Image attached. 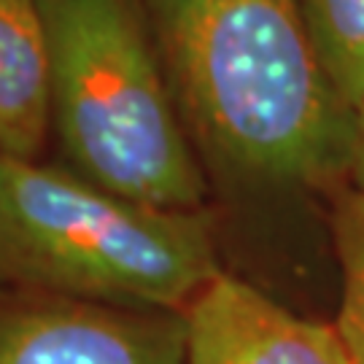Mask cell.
Instances as JSON below:
<instances>
[{
	"mask_svg": "<svg viewBox=\"0 0 364 364\" xmlns=\"http://www.w3.org/2000/svg\"><path fill=\"white\" fill-rule=\"evenodd\" d=\"M189 138L237 181L308 189L348 176L351 111L299 0H144Z\"/></svg>",
	"mask_w": 364,
	"mask_h": 364,
	"instance_id": "1",
	"label": "cell"
},
{
	"mask_svg": "<svg viewBox=\"0 0 364 364\" xmlns=\"http://www.w3.org/2000/svg\"><path fill=\"white\" fill-rule=\"evenodd\" d=\"M221 275L197 210L144 205L70 168L0 154V284L38 297L183 313Z\"/></svg>",
	"mask_w": 364,
	"mask_h": 364,
	"instance_id": "2",
	"label": "cell"
},
{
	"mask_svg": "<svg viewBox=\"0 0 364 364\" xmlns=\"http://www.w3.org/2000/svg\"><path fill=\"white\" fill-rule=\"evenodd\" d=\"M52 60V127L70 170L108 192L197 210L205 176L144 0H38Z\"/></svg>",
	"mask_w": 364,
	"mask_h": 364,
	"instance_id": "3",
	"label": "cell"
},
{
	"mask_svg": "<svg viewBox=\"0 0 364 364\" xmlns=\"http://www.w3.org/2000/svg\"><path fill=\"white\" fill-rule=\"evenodd\" d=\"M0 364H186V321L36 297L0 311Z\"/></svg>",
	"mask_w": 364,
	"mask_h": 364,
	"instance_id": "4",
	"label": "cell"
},
{
	"mask_svg": "<svg viewBox=\"0 0 364 364\" xmlns=\"http://www.w3.org/2000/svg\"><path fill=\"white\" fill-rule=\"evenodd\" d=\"M186 364H353L335 326L221 273L183 311Z\"/></svg>",
	"mask_w": 364,
	"mask_h": 364,
	"instance_id": "5",
	"label": "cell"
},
{
	"mask_svg": "<svg viewBox=\"0 0 364 364\" xmlns=\"http://www.w3.org/2000/svg\"><path fill=\"white\" fill-rule=\"evenodd\" d=\"M52 127V60L38 0H0V154L38 159Z\"/></svg>",
	"mask_w": 364,
	"mask_h": 364,
	"instance_id": "6",
	"label": "cell"
},
{
	"mask_svg": "<svg viewBox=\"0 0 364 364\" xmlns=\"http://www.w3.org/2000/svg\"><path fill=\"white\" fill-rule=\"evenodd\" d=\"M316 57L351 111L364 95V0H299Z\"/></svg>",
	"mask_w": 364,
	"mask_h": 364,
	"instance_id": "7",
	"label": "cell"
},
{
	"mask_svg": "<svg viewBox=\"0 0 364 364\" xmlns=\"http://www.w3.org/2000/svg\"><path fill=\"white\" fill-rule=\"evenodd\" d=\"M332 232L343 278L335 329L353 364H364V195L353 186L335 197Z\"/></svg>",
	"mask_w": 364,
	"mask_h": 364,
	"instance_id": "8",
	"label": "cell"
},
{
	"mask_svg": "<svg viewBox=\"0 0 364 364\" xmlns=\"http://www.w3.org/2000/svg\"><path fill=\"white\" fill-rule=\"evenodd\" d=\"M348 178L364 195V95L351 108V146H348Z\"/></svg>",
	"mask_w": 364,
	"mask_h": 364,
	"instance_id": "9",
	"label": "cell"
}]
</instances>
